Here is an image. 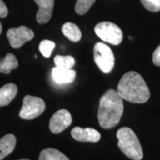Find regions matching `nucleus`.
Returning a JSON list of instances; mask_svg holds the SVG:
<instances>
[{
  "label": "nucleus",
  "instance_id": "f257e3e1",
  "mask_svg": "<svg viewBox=\"0 0 160 160\" xmlns=\"http://www.w3.org/2000/svg\"><path fill=\"white\" fill-rule=\"evenodd\" d=\"M122 97L117 91L109 89L99 100L98 122L102 128L110 129L119 124L123 114L124 105Z\"/></svg>",
  "mask_w": 160,
  "mask_h": 160
},
{
  "label": "nucleus",
  "instance_id": "f03ea898",
  "mask_svg": "<svg viewBox=\"0 0 160 160\" xmlns=\"http://www.w3.org/2000/svg\"><path fill=\"white\" fill-rule=\"evenodd\" d=\"M117 91L122 99L136 104L145 103L151 95L143 77L136 71L127 72L122 76Z\"/></svg>",
  "mask_w": 160,
  "mask_h": 160
},
{
  "label": "nucleus",
  "instance_id": "7ed1b4c3",
  "mask_svg": "<svg viewBox=\"0 0 160 160\" xmlns=\"http://www.w3.org/2000/svg\"><path fill=\"white\" fill-rule=\"evenodd\" d=\"M117 137L118 147L126 157L133 160L142 159V148L139 139L133 130L127 127L122 128L118 130Z\"/></svg>",
  "mask_w": 160,
  "mask_h": 160
},
{
  "label": "nucleus",
  "instance_id": "20e7f679",
  "mask_svg": "<svg viewBox=\"0 0 160 160\" xmlns=\"http://www.w3.org/2000/svg\"><path fill=\"white\" fill-rule=\"evenodd\" d=\"M93 58L98 68L103 73H110L114 67V55L109 46L97 42L93 48Z\"/></svg>",
  "mask_w": 160,
  "mask_h": 160
},
{
  "label": "nucleus",
  "instance_id": "39448f33",
  "mask_svg": "<svg viewBox=\"0 0 160 160\" xmlns=\"http://www.w3.org/2000/svg\"><path fill=\"white\" fill-rule=\"evenodd\" d=\"M94 31L102 41L113 45H119L122 41V31L114 23L110 22H99L95 26Z\"/></svg>",
  "mask_w": 160,
  "mask_h": 160
},
{
  "label": "nucleus",
  "instance_id": "423d86ee",
  "mask_svg": "<svg viewBox=\"0 0 160 160\" xmlns=\"http://www.w3.org/2000/svg\"><path fill=\"white\" fill-rule=\"evenodd\" d=\"M45 102L41 98L27 95L23 99V105L19 111V117L23 119H35L45 110Z\"/></svg>",
  "mask_w": 160,
  "mask_h": 160
},
{
  "label": "nucleus",
  "instance_id": "0eeeda50",
  "mask_svg": "<svg viewBox=\"0 0 160 160\" xmlns=\"http://www.w3.org/2000/svg\"><path fill=\"white\" fill-rule=\"evenodd\" d=\"M7 37L12 48H19L25 42L33 39L34 33L28 27L22 25L9 29L7 32Z\"/></svg>",
  "mask_w": 160,
  "mask_h": 160
},
{
  "label": "nucleus",
  "instance_id": "6e6552de",
  "mask_svg": "<svg viewBox=\"0 0 160 160\" xmlns=\"http://www.w3.org/2000/svg\"><path fill=\"white\" fill-rule=\"evenodd\" d=\"M72 117L68 111L62 109L57 111L51 118L49 122V128L52 133H60L71 125Z\"/></svg>",
  "mask_w": 160,
  "mask_h": 160
},
{
  "label": "nucleus",
  "instance_id": "1a4fd4ad",
  "mask_svg": "<svg viewBox=\"0 0 160 160\" xmlns=\"http://www.w3.org/2000/svg\"><path fill=\"white\" fill-rule=\"evenodd\" d=\"M71 136L75 140L82 142H97L101 138L99 132L91 128H82L76 127L71 131Z\"/></svg>",
  "mask_w": 160,
  "mask_h": 160
},
{
  "label": "nucleus",
  "instance_id": "9d476101",
  "mask_svg": "<svg viewBox=\"0 0 160 160\" xmlns=\"http://www.w3.org/2000/svg\"><path fill=\"white\" fill-rule=\"evenodd\" d=\"M39 7L37 13L38 23L45 24L48 22L52 17L54 0H33Z\"/></svg>",
  "mask_w": 160,
  "mask_h": 160
},
{
  "label": "nucleus",
  "instance_id": "9b49d317",
  "mask_svg": "<svg viewBox=\"0 0 160 160\" xmlns=\"http://www.w3.org/2000/svg\"><path fill=\"white\" fill-rule=\"evenodd\" d=\"M52 77L58 84L73 82L76 78V71L72 69H65L55 67L52 69Z\"/></svg>",
  "mask_w": 160,
  "mask_h": 160
},
{
  "label": "nucleus",
  "instance_id": "f8f14e48",
  "mask_svg": "<svg viewBox=\"0 0 160 160\" xmlns=\"http://www.w3.org/2000/svg\"><path fill=\"white\" fill-rule=\"evenodd\" d=\"M17 86L13 83H8L0 88V108L9 105L17 94Z\"/></svg>",
  "mask_w": 160,
  "mask_h": 160
},
{
  "label": "nucleus",
  "instance_id": "ddd939ff",
  "mask_svg": "<svg viewBox=\"0 0 160 160\" xmlns=\"http://www.w3.org/2000/svg\"><path fill=\"white\" fill-rule=\"evenodd\" d=\"M17 139L13 134H7L0 139V160H2L13 151Z\"/></svg>",
  "mask_w": 160,
  "mask_h": 160
},
{
  "label": "nucleus",
  "instance_id": "4468645a",
  "mask_svg": "<svg viewBox=\"0 0 160 160\" xmlns=\"http://www.w3.org/2000/svg\"><path fill=\"white\" fill-rule=\"evenodd\" d=\"M62 31L69 40L77 42L82 38V32L77 25L72 22H66L62 28Z\"/></svg>",
  "mask_w": 160,
  "mask_h": 160
},
{
  "label": "nucleus",
  "instance_id": "2eb2a0df",
  "mask_svg": "<svg viewBox=\"0 0 160 160\" xmlns=\"http://www.w3.org/2000/svg\"><path fill=\"white\" fill-rule=\"evenodd\" d=\"M19 65L17 58L13 53H8L3 59L0 61V73L8 74L12 70L16 69Z\"/></svg>",
  "mask_w": 160,
  "mask_h": 160
},
{
  "label": "nucleus",
  "instance_id": "dca6fc26",
  "mask_svg": "<svg viewBox=\"0 0 160 160\" xmlns=\"http://www.w3.org/2000/svg\"><path fill=\"white\" fill-rule=\"evenodd\" d=\"M39 160H70L61 151L54 148H46L41 151Z\"/></svg>",
  "mask_w": 160,
  "mask_h": 160
},
{
  "label": "nucleus",
  "instance_id": "f3484780",
  "mask_svg": "<svg viewBox=\"0 0 160 160\" xmlns=\"http://www.w3.org/2000/svg\"><path fill=\"white\" fill-rule=\"evenodd\" d=\"M54 64L56 67L60 68L71 69L75 65L74 58L71 56H63L57 55L54 58Z\"/></svg>",
  "mask_w": 160,
  "mask_h": 160
},
{
  "label": "nucleus",
  "instance_id": "a211bd4d",
  "mask_svg": "<svg viewBox=\"0 0 160 160\" xmlns=\"http://www.w3.org/2000/svg\"><path fill=\"white\" fill-rule=\"evenodd\" d=\"M96 0H77L75 5V11L79 15H84L89 11Z\"/></svg>",
  "mask_w": 160,
  "mask_h": 160
},
{
  "label": "nucleus",
  "instance_id": "6ab92c4d",
  "mask_svg": "<svg viewBox=\"0 0 160 160\" xmlns=\"http://www.w3.org/2000/svg\"><path fill=\"white\" fill-rule=\"evenodd\" d=\"M55 46L56 45L53 42L50 41V40H43L39 44V50L43 57L48 58L51 55L52 51L54 49Z\"/></svg>",
  "mask_w": 160,
  "mask_h": 160
},
{
  "label": "nucleus",
  "instance_id": "aec40b11",
  "mask_svg": "<svg viewBox=\"0 0 160 160\" xmlns=\"http://www.w3.org/2000/svg\"><path fill=\"white\" fill-rule=\"evenodd\" d=\"M148 11L151 12L160 11V0H140Z\"/></svg>",
  "mask_w": 160,
  "mask_h": 160
},
{
  "label": "nucleus",
  "instance_id": "412c9836",
  "mask_svg": "<svg viewBox=\"0 0 160 160\" xmlns=\"http://www.w3.org/2000/svg\"><path fill=\"white\" fill-rule=\"evenodd\" d=\"M152 59H153V64L156 66L160 67V45L158 46L155 51L153 53Z\"/></svg>",
  "mask_w": 160,
  "mask_h": 160
},
{
  "label": "nucleus",
  "instance_id": "4be33fe9",
  "mask_svg": "<svg viewBox=\"0 0 160 160\" xmlns=\"http://www.w3.org/2000/svg\"><path fill=\"white\" fill-rule=\"evenodd\" d=\"M8 13L7 6L4 3L2 0H0V18H5Z\"/></svg>",
  "mask_w": 160,
  "mask_h": 160
},
{
  "label": "nucleus",
  "instance_id": "5701e85b",
  "mask_svg": "<svg viewBox=\"0 0 160 160\" xmlns=\"http://www.w3.org/2000/svg\"><path fill=\"white\" fill-rule=\"evenodd\" d=\"M2 31V24L0 22V35H1Z\"/></svg>",
  "mask_w": 160,
  "mask_h": 160
},
{
  "label": "nucleus",
  "instance_id": "b1692460",
  "mask_svg": "<svg viewBox=\"0 0 160 160\" xmlns=\"http://www.w3.org/2000/svg\"><path fill=\"white\" fill-rule=\"evenodd\" d=\"M19 160H29V159H19Z\"/></svg>",
  "mask_w": 160,
  "mask_h": 160
}]
</instances>
